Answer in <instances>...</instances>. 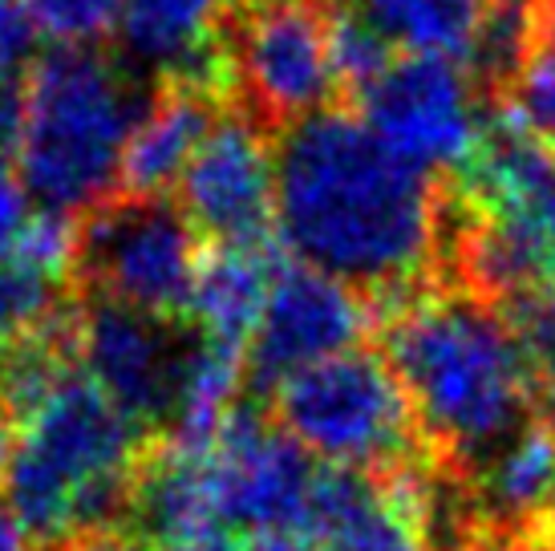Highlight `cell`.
I'll return each mask as SVG.
<instances>
[{
  "label": "cell",
  "mask_w": 555,
  "mask_h": 551,
  "mask_svg": "<svg viewBox=\"0 0 555 551\" xmlns=\"http://www.w3.org/2000/svg\"><path fill=\"white\" fill-rule=\"evenodd\" d=\"M276 231L296 264L373 308L442 280V183L349 110H317L276 138Z\"/></svg>",
  "instance_id": "cell-1"
},
{
  "label": "cell",
  "mask_w": 555,
  "mask_h": 551,
  "mask_svg": "<svg viewBox=\"0 0 555 551\" xmlns=\"http://www.w3.org/2000/svg\"><path fill=\"white\" fill-rule=\"evenodd\" d=\"M377 324L382 357L442 466H475L531 422L540 382L503 308L454 284H430L377 308Z\"/></svg>",
  "instance_id": "cell-2"
},
{
  "label": "cell",
  "mask_w": 555,
  "mask_h": 551,
  "mask_svg": "<svg viewBox=\"0 0 555 551\" xmlns=\"http://www.w3.org/2000/svg\"><path fill=\"white\" fill-rule=\"evenodd\" d=\"M151 93L98 49H46L16 81L13 167L41 212L90 215L118 195L122 158Z\"/></svg>",
  "instance_id": "cell-3"
},
{
  "label": "cell",
  "mask_w": 555,
  "mask_h": 551,
  "mask_svg": "<svg viewBox=\"0 0 555 551\" xmlns=\"http://www.w3.org/2000/svg\"><path fill=\"white\" fill-rule=\"evenodd\" d=\"M142 446L146 434L74 369L13 438L4 483L9 520L33 543L49 548L93 531H118L122 515H130V490L146 454Z\"/></svg>",
  "instance_id": "cell-4"
},
{
  "label": "cell",
  "mask_w": 555,
  "mask_h": 551,
  "mask_svg": "<svg viewBox=\"0 0 555 551\" xmlns=\"http://www.w3.org/2000/svg\"><path fill=\"white\" fill-rule=\"evenodd\" d=\"M272 422L309 459L382 475L417 459V422L398 373L373 349H349L284 377L272 389Z\"/></svg>",
  "instance_id": "cell-5"
},
{
  "label": "cell",
  "mask_w": 555,
  "mask_h": 551,
  "mask_svg": "<svg viewBox=\"0 0 555 551\" xmlns=\"http://www.w3.org/2000/svg\"><path fill=\"white\" fill-rule=\"evenodd\" d=\"M340 0H232L228 16V86L235 110L263 130L309 118L337 98L333 13Z\"/></svg>",
  "instance_id": "cell-6"
},
{
  "label": "cell",
  "mask_w": 555,
  "mask_h": 551,
  "mask_svg": "<svg viewBox=\"0 0 555 551\" xmlns=\"http://www.w3.org/2000/svg\"><path fill=\"white\" fill-rule=\"evenodd\" d=\"M203 252V235L175 195H114L81 215L78 284L98 300L183 321Z\"/></svg>",
  "instance_id": "cell-7"
},
{
  "label": "cell",
  "mask_w": 555,
  "mask_h": 551,
  "mask_svg": "<svg viewBox=\"0 0 555 551\" xmlns=\"http://www.w3.org/2000/svg\"><path fill=\"white\" fill-rule=\"evenodd\" d=\"M357 106V118L401 163L442 187L470 167L491 118L482 90L463 65L422 53H398Z\"/></svg>",
  "instance_id": "cell-8"
},
{
  "label": "cell",
  "mask_w": 555,
  "mask_h": 551,
  "mask_svg": "<svg viewBox=\"0 0 555 551\" xmlns=\"http://www.w3.org/2000/svg\"><path fill=\"white\" fill-rule=\"evenodd\" d=\"M195 333L114 300L78 305V366L142 434L170 426Z\"/></svg>",
  "instance_id": "cell-9"
},
{
  "label": "cell",
  "mask_w": 555,
  "mask_h": 551,
  "mask_svg": "<svg viewBox=\"0 0 555 551\" xmlns=\"http://www.w3.org/2000/svg\"><path fill=\"white\" fill-rule=\"evenodd\" d=\"M203 450L211 462L223 531H251V539L305 531L321 466L268 413L244 401Z\"/></svg>",
  "instance_id": "cell-10"
},
{
  "label": "cell",
  "mask_w": 555,
  "mask_h": 551,
  "mask_svg": "<svg viewBox=\"0 0 555 551\" xmlns=\"http://www.w3.org/2000/svg\"><path fill=\"white\" fill-rule=\"evenodd\" d=\"M244 110L228 106L175 187V203L211 244H268L276 223V146Z\"/></svg>",
  "instance_id": "cell-11"
},
{
  "label": "cell",
  "mask_w": 555,
  "mask_h": 551,
  "mask_svg": "<svg viewBox=\"0 0 555 551\" xmlns=\"http://www.w3.org/2000/svg\"><path fill=\"white\" fill-rule=\"evenodd\" d=\"M377 324V308L340 280L284 256L256 333L247 341V373L276 389L284 377L357 349Z\"/></svg>",
  "instance_id": "cell-12"
},
{
  "label": "cell",
  "mask_w": 555,
  "mask_h": 551,
  "mask_svg": "<svg viewBox=\"0 0 555 551\" xmlns=\"http://www.w3.org/2000/svg\"><path fill=\"white\" fill-rule=\"evenodd\" d=\"M228 16L232 0H122L118 41L130 74L158 81H195L228 93Z\"/></svg>",
  "instance_id": "cell-13"
},
{
  "label": "cell",
  "mask_w": 555,
  "mask_h": 551,
  "mask_svg": "<svg viewBox=\"0 0 555 551\" xmlns=\"http://www.w3.org/2000/svg\"><path fill=\"white\" fill-rule=\"evenodd\" d=\"M470 507L482 539L540 543L555 531V418H531L475 462Z\"/></svg>",
  "instance_id": "cell-14"
},
{
  "label": "cell",
  "mask_w": 555,
  "mask_h": 551,
  "mask_svg": "<svg viewBox=\"0 0 555 551\" xmlns=\"http://www.w3.org/2000/svg\"><path fill=\"white\" fill-rule=\"evenodd\" d=\"M228 106H232V98L211 86L158 81V90L151 93L139 126L130 134V146H126L118 195H142V200L175 195L186 163L195 158L207 130Z\"/></svg>",
  "instance_id": "cell-15"
},
{
  "label": "cell",
  "mask_w": 555,
  "mask_h": 551,
  "mask_svg": "<svg viewBox=\"0 0 555 551\" xmlns=\"http://www.w3.org/2000/svg\"><path fill=\"white\" fill-rule=\"evenodd\" d=\"M130 520L139 523L142 543L151 539L158 548L223 531L207 450L167 443V438L151 446L142 454L134 490H130Z\"/></svg>",
  "instance_id": "cell-16"
},
{
  "label": "cell",
  "mask_w": 555,
  "mask_h": 551,
  "mask_svg": "<svg viewBox=\"0 0 555 551\" xmlns=\"http://www.w3.org/2000/svg\"><path fill=\"white\" fill-rule=\"evenodd\" d=\"M284 264L276 240L268 244H211L203 252L186 317L195 333L216 345L247 353V341L263 317L272 276Z\"/></svg>",
  "instance_id": "cell-17"
},
{
  "label": "cell",
  "mask_w": 555,
  "mask_h": 551,
  "mask_svg": "<svg viewBox=\"0 0 555 551\" xmlns=\"http://www.w3.org/2000/svg\"><path fill=\"white\" fill-rule=\"evenodd\" d=\"M244 377H247V353L216 345L195 333L191 353H186L179 398L170 413L167 443L179 446H207L219 434V426L244 406Z\"/></svg>",
  "instance_id": "cell-18"
},
{
  "label": "cell",
  "mask_w": 555,
  "mask_h": 551,
  "mask_svg": "<svg viewBox=\"0 0 555 551\" xmlns=\"http://www.w3.org/2000/svg\"><path fill=\"white\" fill-rule=\"evenodd\" d=\"M349 4L393 49L442 57L466 69L487 0H349Z\"/></svg>",
  "instance_id": "cell-19"
},
{
  "label": "cell",
  "mask_w": 555,
  "mask_h": 551,
  "mask_svg": "<svg viewBox=\"0 0 555 551\" xmlns=\"http://www.w3.org/2000/svg\"><path fill=\"white\" fill-rule=\"evenodd\" d=\"M547 0H487L482 21L475 33V49L466 74L475 77L478 90H507L511 77L543 41Z\"/></svg>",
  "instance_id": "cell-20"
},
{
  "label": "cell",
  "mask_w": 555,
  "mask_h": 551,
  "mask_svg": "<svg viewBox=\"0 0 555 551\" xmlns=\"http://www.w3.org/2000/svg\"><path fill=\"white\" fill-rule=\"evenodd\" d=\"M398 53L382 33L373 29L365 16L357 13L349 0H340L333 13V74H337V90L361 102L377 77L386 74L389 62Z\"/></svg>",
  "instance_id": "cell-21"
},
{
  "label": "cell",
  "mask_w": 555,
  "mask_h": 551,
  "mask_svg": "<svg viewBox=\"0 0 555 551\" xmlns=\"http://www.w3.org/2000/svg\"><path fill=\"white\" fill-rule=\"evenodd\" d=\"M33 33L53 49H98L118 33L122 0H25Z\"/></svg>",
  "instance_id": "cell-22"
},
{
  "label": "cell",
  "mask_w": 555,
  "mask_h": 551,
  "mask_svg": "<svg viewBox=\"0 0 555 551\" xmlns=\"http://www.w3.org/2000/svg\"><path fill=\"white\" fill-rule=\"evenodd\" d=\"M62 305H69L62 284H49L21 264H0V361Z\"/></svg>",
  "instance_id": "cell-23"
},
{
  "label": "cell",
  "mask_w": 555,
  "mask_h": 551,
  "mask_svg": "<svg viewBox=\"0 0 555 551\" xmlns=\"http://www.w3.org/2000/svg\"><path fill=\"white\" fill-rule=\"evenodd\" d=\"M503 93L507 102L499 110L515 118L531 138H540L547 151H555V46L540 41Z\"/></svg>",
  "instance_id": "cell-24"
},
{
  "label": "cell",
  "mask_w": 555,
  "mask_h": 551,
  "mask_svg": "<svg viewBox=\"0 0 555 551\" xmlns=\"http://www.w3.org/2000/svg\"><path fill=\"white\" fill-rule=\"evenodd\" d=\"M515 317V333L524 341V353L531 369H535V382L552 394L555 401V284L540 289L535 296H527L524 305L511 308Z\"/></svg>",
  "instance_id": "cell-25"
},
{
  "label": "cell",
  "mask_w": 555,
  "mask_h": 551,
  "mask_svg": "<svg viewBox=\"0 0 555 551\" xmlns=\"http://www.w3.org/2000/svg\"><path fill=\"white\" fill-rule=\"evenodd\" d=\"M33 212H37V207H33L29 191L21 183V175H16L13 158L0 154V264L16 252L21 235L29 228Z\"/></svg>",
  "instance_id": "cell-26"
},
{
  "label": "cell",
  "mask_w": 555,
  "mask_h": 551,
  "mask_svg": "<svg viewBox=\"0 0 555 551\" xmlns=\"http://www.w3.org/2000/svg\"><path fill=\"white\" fill-rule=\"evenodd\" d=\"M49 551H151L142 543L139 536H130V531H93V536H78V539H65L57 548Z\"/></svg>",
  "instance_id": "cell-27"
},
{
  "label": "cell",
  "mask_w": 555,
  "mask_h": 551,
  "mask_svg": "<svg viewBox=\"0 0 555 551\" xmlns=\"http://www.w3.org/2000/svg\"><path fill=\"white\" fill-rule=\"evenodd\" d=\"M158 551H247L235 531H207V536H191V539H179V543H170V548H158Z\"/></svg>",
  "instance_id": "cell-28"
},
{
  "label": "cell",
  "mask_w": 555,
  "mask_h": 551,
  "mask_svg": "<svg viewBox=\"0 0 555 551\" xmlns=\"http://www.w3.org/2000/svg\"><path fill=\"white\" fill-rule=\"evenodd\" d=\"M247 551H324L305 531H280V536H256Z\"/></svg>",
  "instance_id": "cell-29"
},
{
  "label": "cell",
  "mask_w": 555,
  "mask_h": 551,
  "mask_svg": "<svg viewBox=\"0 0 555 551\" xmlns=\"http://www.w3.org/2000/svg\"><path fill=\"white\" fill-rule=\"evenodd\" d=\"M9 69L13 65L0 62V142L13 138V118H16V77Z\"/></svg>",
  "instance_id": "cell-30"
},
{
  "label": "cell",
  "mask_w": 555,
  "mask_h": 551,
  "mask_svg": "<svg viewBox=\"0 0 555 551\" xmlns=\"http://www.w3.org/2000/svg\"><path fill=\"white\" fill-rule=\"evenodd\" d=\"M29 543L33 539L9 520V511H0V551H33Z\"/></svg>",
  "instance_id": "cell-31"
},
{
  "label": "cell",
  "mask_w": 555,
  "mask_h": 551,
  "mask_svg": "<svg viewBox=\"0 0 555 551\" xmlns=\"http://www.w3.org/2000/svg\"><path fill=\"white\" fill-rule=\"evenodd\" d=\"M9 462H13V422L0 413V495L9 483Z\"/></svg>",
  "instance_id": "cell-32"
},
{
  "label": "cell",
  "mask_w": 555,
  "mask_h": 551,
  "mask_svg": "<svg viewBox=\"0 0 555 551\" xmlns=\"http://www.w3.org/2000/svg\"><path fill=\"white\" fill-rule=\"evenodd\" d=\"M475 551H527L524 543H511V539H482Z\"/></svg>",
  "instance_id": "cell-33"
},
{
  "label": "cell",
  "mask_w": 555,
  "mask_h": 551,
  "mask_svg": "<svg viewBox=\"0 0 555 551\" xmlns=\"http://www.w3.org/2000/svg\"><path fill=\"white\" fill-rule=\"evenodd\" d=\"M527 551H555V543H552V539H543V543H531Z\"/></svg>",
  "instance_id": "cell-34"
},
{
  "label": "cell",
  "mask_w": 555,
  "mask_h": 551,
  "mask_svg": "<svg viewBox=\"0 0 555 551\" xmlns=\"http://www.w3.org/2000/svg\"><path fill=\"white\" fill-rule=\"evenodd\" d=\"M547 539H552V543H555V531H552V536H547ZM540 543H543V539H540Z\"/></svg>",
  "instance_id": "cell-35"
}]
</instances>
